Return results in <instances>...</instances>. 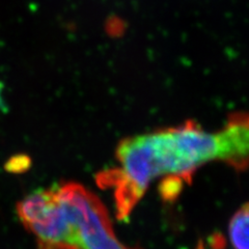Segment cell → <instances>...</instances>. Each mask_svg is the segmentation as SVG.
Returning a JSON list of instances; mask_svg holds the SVG:
<instances>
[{
    "instance_id": "obj_1",
    "label": "cell",
    "mask_w": 249,
    "mask_h": 249,
    "mask_svg": "<svg viewBox=\"0 0 249 249\" xmlns=\"http://www.w3.org/2000/svg\"><path fill=\"white\" fill-rule=\"evenodd\" d=\"M248 150L247 116H232L216 132L190 121L124 139L116 150L118 165L101 173L98 183L112 190L116 215L126 219L155 178L169 177L174 183L190 182L198 167L212 161L244 170Z\"/></svg>"
},
{
    "instance_id": "obj_3",
    "label": "cell",
    "mask_w": 249,
    "mask_h": 249,
    "mask_svg": "<svg viewBox=\"0 0 249 249\" xmlns=\"http://www.w3.org/2000/svg\"><path fill=\"white\" fill-rule=\"evenodd\" d=\"M229 231L233 249H249V214L247 204H244L232 216Z\"/></svg>"
},
{
    "instance_id": "obj_2",
    "label": "cell",
    "mask_w": 249,
    "mask_h": 249,
    "mask_svg": "<svg viewBox=\"0 0 249 249\" xmlns=\"http://www.w3.org/2000/svg\"><path fill=\"white\" fill-rule=\"evenodd\" d=\"M17 213L42 249H136L121 242L103 202L78 183L31 192Z\"/></svg>"
},
{
    "instance_id": "obj_4",
    "label": "cell",
    "mask_w": 249,
    "mask_h": 249,
    "mask_svg": "<svg viewBox=\"0 0 249 249\" xmlns=\"http://www.w3.org/2000/svg\"><path fill=\"white\" fill-rule=\"evenodd\" d=\"M41 249H42V248H41Z\"/></svg>"
}]
</instances>
